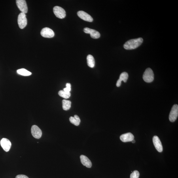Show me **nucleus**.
Here are the masks:
<instances>
[{
	"label": "nucleus",
	"mask_w": 178,
	"mask_h": 178,
	"mask_svg": "<svg viewBox=\"0 0 178 178\" xmlns=\"http://www.w3.org/2000/svg\"><path fill=\"white\" fill-rule=\"evenodd\" d=\"M143 41V39L141 38L129 40L124 44V48L127 50L135 49L140 46Z\"/></svg>",
	"instance_id": "nucleus-1"
},
{
	"label": "nucleus",
	"mask_w": 178,
	"mask_h": 178,
	"mask_svg": "<svg viewBox=\"0 0 178 178\" xmlns=\"http://www.w3.org/2000/svg\"><path fill=\"white\" fill-rule=\"evenodd\" d=\"M143 79L144 81L150 83L153 81L154 79L153 72L150 68L146 69L143 75Z\"/></svg>",
	"instance_id": "nucleus-2"
},
{
	"label": "nucleus",
	"mask_w": 178,
	"mask_h": 178,
	"mask_svg": "<svg viewBox=\"0 0 178 178\" xmlns=\"http://www.w3.org/2000/svg\"><path fill=\"white\" fill-rule=\"evenodd\" d=\"M18 22L20 28L21 29H24L27 24L26 15L22 12L18 16Z\"/></svg>",
	"instance_id": "nucleus-3"
},
{
	"label": "nucleus",
	"mask_w": 178,
	"mask_h": 178,
	"mask_svg": "<svg viewBox=\"0 0 178 178\" xmlns=\"http://www.w3.org/2000/svg\"><path fill=\"white\" fill-rule=\"evenodd\" d=\"M53 12L55 16L59 19L64 18L66 16L65 10L59 6H55L53 8Z\"/></svg>",
	"instance_id": "nucleus-4"
},
{
	"label": "nucleus",
	"mask_w": 178,
	"mask_h": 178,
	"mask_svg": "<svg viewBox=\"0 0 178 178\" xmlns=\"http://www.w3.org/2000/svg\"><path fill=\"white\" fill-rule=\"evenodd\" d=\"M178 116V106L177 104L173 105L171 108L169 118L170 121L174 122L177 120Z\"/></svg>",
	"instance_id": "nucleus-5"
},
{
	"label": "nucleus",
	"mask_w": 178,
	"mask_h": 178,
	"mask_svg": "<svg viewBox=\"0 0 178 178\" xmlns=\"http://www.w3.org/2000/svg\"><path fill=\"white\" fill-rule=\"evenodd\" d=\"M17 5L19 9L23 13L25 14L27 13L28 11V7L26 1L25 0H17Z\"/></svg>",
	"instance_id": "nucleus-6"
},
{
	"label": "nucleus",
	"mask_w": 178,
	"mask_h": 178,
	"mask_svg": "<svg viewBox=\"0 0 178 178\" xmlns=\"http://www.w3.org/2000/svg\"><path fill=\"white\" fill-rule=\"evenodd\" d=\"M42 37L44 38H52L54 36V33L52 29L48 27H45L42 29L41 32Z\"/></svg>",
	"instance_id": "nucleus-7"
},
{
	"label": "nucleus",
	"mask_w": 178,
	"mask_h": 178,
	"mask_svg": "<svg viewBox=\"0 0 178 178\" xmlns=\"http://www.w3.org/2000/svg\"><path fill=\"white\" fill-rule=\"evenodd\" d=\"M31 133L33 136L37 139H39L42 135V132L39 127L34 125L31 128Z\"/></svg>",
	"instance_id": "nucleus-8"
},
{
	"label": "nucleus",
	"mask_w": 178,
	"mask_h": 178,
	"mask_svg": "<svg viewBox=\"0 0 178 178\" xmlns=\"http://www.w3.org/2000/svg\"><path fill=\"white\" fill-rule=\"evenodd\" d=\"M84 32L86 33L90 34L91 37L94 39H98L100 37V33L99 32L94 29L86 27L84 29Z\"/></svg>",
	"instance_id": "nucleus-9"
},
{
	"label": "nucleus",
	"mask_w": 178,
	"mask_h": 178,
	"mask_svg": "<svg viewBox=\"0 0 178 178\" xmlns=\"http://www.w3.org/2000/svg\"><path fill=\"white\" fill-rule=\"evenodd\" d=\"M77 15L82 20L90 22H93V19L92 17L86 12L80 11L78 12Z\"/></svg>",
	"instance_id": "nucleus-10"
},
{
	"label": "nucleus",
	"mask_w": 178,
	"mask_h": 178,
	"mask_svg": "<svg viewBox=\"0 0 178 178\" xmlns=\"http://www.w3.org/2000/svg\"><path fill=\"white\" fill-rule=\"evenodd\" d=\"M153 141L154 145L157 151L160 152L163 151V148L161 142L159 137L155 135L153 137Z\"/></svg>",
	"instance_id": "nucleus-11"
},
{
	"label": "nucleus",
	"mask_w": 178,
	"mask_h": 178,
	"mask_svg": "<svg viewBox=\"0 0 178 178\" xmlns=\"http://www.w3.org/2000/svg\"><path fill=\"white\" fill-rule=\"evenodd\" d=\"M1 145L3 150L6 152L9 151L11 146V143L10 141L6 138H3L1 139Z\"/></svg>",
	"instance_id": "nucleus-12"
},
{
	"label": "nucleus",
	"mask_w": 178,
	"mask_h": 178,
	"mask_svg": "<svg viewBox=\"0 0 178 178\" xmlns=\"http://www.w3.org/2000/svg\"><path fill=\"white\" fill-rule=\"evenodd\" d=\"M120 139L124 142L131 141L134 139V137L131 133H128L122 134L120 136Z\"/></svg>",
	"instance_id": "nucleus-13"
},
{
	"label": "nucleus",
	"mask_w": 178,
	"mask_h": 178,
	"mask_svg": "<svg viewBox=\"0 0 178 178\" xmlns=\"http://www.w3.org/2000/svg\"><path fill=\"white\" fill-rule=\"evenodd\" d=\"M128 74L126 72H124L120 74L119 79L116 84V86L118 87L120 86L122 82L123 81L124 82H127L128 79Z\"/></svg>",
	"instance_id": "nucleus-14"
},
{
	"label": "nucleus",
	"mask_w": 178,
	"mask_h": 178,
	"mask_svg": "<svg viewBox=\"0 0 178 178\" xmlns=\"http://www.w3.org/2000/svg\"><path fill=\"white\" fill-rule=\"evenodd\" d=\"M80 157L82 165L88 168H90L92 167V163L88 157L84 155H81Z\"/></svg>",
	"instance_id": "nucleus-15"
},
{
	"label": "nucleus",
	"mask_w": 178,
	"mask_h": 178,
	"mask_svg": "<svg viewBox=\"0 0 178 178\" xmlns=\"http://www.w3.org/2000/svg\"><path fill=\"white\" fill-rule=\"evenodd\" d=\"M69 120L71 123L77 126H79L80 122V120L79 116L77 115L74 116V117L71 116L69 118Z\"/></svg>",
	"instance_id": "nucleus-16"
},
{
	"label": "nucleus",
	"mask_w": 178,
	"mask_h": 178,
	"mask_svg": "<svg viewBox=\"0 0 178 178\" xmlns=\"http://www.w3.org/2000/svg\"><path fill=\"white\" fill-rule=\"evenodd\" d=\"M87 64L89 67L94 68L95 66V61L94 57L92 55L89 54L87 57Z\"/></svg>",
	"instance_id": "nucleus-17"
},
{
	"label": "nucleus",
	"mask_w": 178,
	"mask_h": 178,
	"mask_svg": "<svg viewBox=\"0 0 178 178\" xmlns=\"http://www.w3.org/2000/svg\"><path fill=\"white\" fill-rule=\"evenodd\" d=\"M62 103L63 109L65 111H67L70 108L71 104V101L65 99L63 100Z\"/></svg>",
	"instance_id": "nucleus-18"
},
{
	"label": "nucleus",
	"mask_w": 178,
	"mask_h": 178,
	"mask_svg": "<svg viewBox=\"0 0 178 178\" xmlns=\"http://www.w3.org/2000/svg\"><path fill=\"white\" fill-rule=\"evenodd\" d=\"M17 73L19 75L25 76H29L31 75L32 74L30 72L24 68L18 70Z\"/></svg>",
	"instance_id": "nucleus-19"
},
{
	"label": "nucleus",
	"mask_w": 178,
	"mask_h": 178,
	"mask_svg": "<svg viewBox=\"0 0 178 178\" xmlns=\"http://www.w3.org/2000/svg\"><path fill=\"white\" fill-rule=\"evenodd\" d=\"M58 94L60 97L65 99L68 98L71 96V93L70 92H65L63 90L59 91Z\"/></svg>",
	"instance_id": "nucleus-20"
},
{
	"label": "nucleus",
	"mask_w": 178,
	"mask_h": 178,
	"mask_svg": "<svg viewBox=\"0 0 178 178\" xmlns=\"http://www.w3.org/2000/svg\"><path fill=\"white\" fill-rule=\"evenodd\" d=\"M139 173L138 171H135L131 174L130 178H139Z\"/></svg>",
	"instance_id": "nucleus-21"
},
{
	"label": "nucleus",
	"mask_w": 178,
	"mask_h": 178,
	"mask_svg": "<svg viewBox=\"0 0 178 178\" xmlns=\"http://www.w3.org/2000/svg\"><path fill=\"white\" fill-rule=\"evenodd\" d=\"M63 90L65 92H70L71 90V85L70 84L67 83L66 84V88L63 89Z\"/></svg>",
	"instance_id": "nucleus-22"
},
{
	"label": "nucleus",
	"mask_w": 178,
	"mask_h": 178,
	"mask_svg": "<svg viewBox=\"0 0 178 178\" xmlns=\"http://www.w3.org/2000/svg\"><path fill=\"white\" fill-rule=\"evenodd\" d=\"M16 178H29L26 175H17Z\"/></svg>",
	"instance_id": "nucleus-23"
},
{
	"label": "nucleus",
	"mask_w": 178,
	"mask_h": 178,
	"mask_svg": "<svg viewBox=\"0 0 178 178\" xmlns=\"http://www.w3.org/2000/svg\"><path fill=\"white\" fill-rule=\"evenodd\" d=\"M131 141H132V143H134L135 142V140L134 139L133 140Z\"/></svg>",
	"instance_id": "nucleus-24"
}]
</instances>
